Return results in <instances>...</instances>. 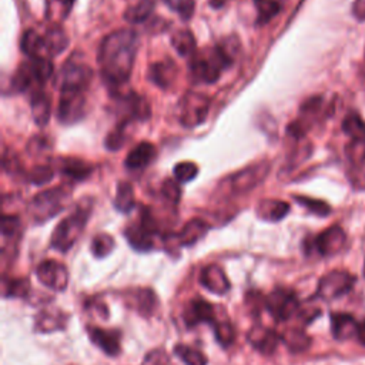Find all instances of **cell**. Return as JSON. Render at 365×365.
Segmentation results:
<instances>
[{
  "label": "cell",
  "instance_id": "cell-1",
  "mask_svg": "<svg viewBox=\"0 0 365 365\" xmlns=\"http://www.w3.org/2000/svg\"><path fill=\"white\" fill-rule=\"evenodd\" d=\"M137 34L130 29H120L107 34L97 54L100 73L108 86L124 84L131 74L137 54Z\"/></svg>",
  "mask_w": 365,
  "mask_h": 365
},
{
  "label": "cell",
  "instance_id": "cell-2",
  "mask_svg": "<svg viewBox=\"0 0 365 365\" xmlns=\"http://www.w3.org/2000/svg\"><path fill=\"white\" fill-rule=\"evenodd\" d=\"M232 40L224 41L202 51H195L190 61V74L200 83H215L221 73L232 63L234 48L230 47Z\"/></svg>",
  "mask_w": 365,
  "mask_h": 365
},
{
  "label": "cell",
  "instance_id": "cell-3",
  "mask_svg": "<svg viewBox=\"0 0 365 365\" xmlns=\"http://www.w3.org/2000/svg\"><path fill=\"white\" fill-rule=\"evenodd\" d=\"M90 215V205L78 204L74 211L63 218L51 234L50 244L60 252H67L81 235Z\"/></svg>",
  "mask_w": 365,
  "mask_h": 365
},
{
  "label": "cell",
  "instance_id": "cell-4",
  "mask_svg": "<svg viewBox=\"0 0 365 365\" xmlns=\"http://www.w3.org/2000/svg\"><path fill=\"white\" fill-rule=\"evenodd\" d=\"M70 195L71 191L64 185L40 191L31 198L29 204V214L31 220L37 224H41L53 218L66 208Z\"/></svg>",
  "mask_w": 365,
  "mask_h": 365
},
{
  "label": "cell",
  "instance_id": "cell-5",
  "mask_svg": "<svg viewBox=\"0 0 365 365\" xmlns=\"http://www.w3.org/2000/svg\"><path fill=\"white\" fill-rule=\"evenodd\" d=\"M93 78V70L80 61H66L56 74L54 84L60 91H84Z\"/></svg>",
  "mask_w": 365,
  "mask_h": 365
},
{
  "label": "cell",
  "instance_id": "cell-6",
  "mask_svg": "<svg viewBox=\"0 0 365 365\" xmlns=\"http://www.w3.org/2000/svg\"><path fill=\"white\" fill-rule=\"evenodd\" d=\"M265 309L277 322L292 318L299 309L297 294L288 288H275L265 297Z\"/></svg>",
  "mask_w": 365,
  "mask_h": 365
},
{
  "label": "cell",
  "instance_id": "cell-7",
  "mask_svg": "<svg viewBox=\"0 0 365 365\" xmlns=\"http://www.w3.org/2000/svg\"><path fill=\"white\" fill-rule=\"evenodd\" d=\"M157 232V224L153 217L145 211L138 222L130 224L124 230V237L128 244L137 251H148L154 245V234Z\"/></svg>",
  "mask_w": 365,
  "mask_h": 365
},
{
  "label": "cell",
  "instance_id": "cell-8",
  "mask_svg": "<svg viewBox=\"0 0 365 365\" xmlns=\"http://www.w3.org/2000/svg\"><path fill=\"white\" fill-rule=\"evenodd\" d=\"M180 121L185 127H197L201 124L210 108V100L198 93H187L180 101Z\"/></svg>",
  "mask_w": 365,
  "mask_h": 365
},
{
  "label": "cell",
  "instance_id": "cell-9",
  "mask_svg": "<svg viewBox=\"0 0 365 365\" xmlns=\"http://www.w3.org/2000/svg\"><path fill=\"white\" fill-rule=\"evenodd\" d=\"M355 284V277L346 271H331L325 274L317 288V297L322 299H335L345 295Z\"/></svg>",
  "mask_w": 365,
  "mask_h": 365
},
{
  "label": "cell",
  "instance_id": "cell-10",
  "mask_svg": "<svg viewBox=\"0 0 365 365\" xmlns=\"http://www.w3.org/2000/svg\"><path fill=\"white\" fill-rule=\"evenodd\" d=\"M86 114V97L84 91H61L57 118L63 124H74L80 121Z\"/></svg>",
  "mask_w": 365,
  "mask_h": 365
},
{
  "label": "cell",
  "instance_id": "cell-11",
  "mask_svg": "<svg viewBox=\"0 0 365 365\" xmlns=\"http://www.w3.org/2000/svg\"><path fill=\"white\" fill-rule=\"evenodd\" d=\"M36 277L43 285L53 291H64L68 284V271L66 265L54 259L40 262L36 268Z\"/></svg>",
  "mask_w": 365,
  "mask_h": 365
},
{
  "label": "cell",
  "instance_id": "cell-12",
  "mask_svg": "<svg viewBox=\"0 0 365 365\" xmlns=\"http://www.w3.org/2000/svg\"><path fill=\"white\" fill-rule=\"evenodd\" d=\"M182 319L187 327H197L204 322L214 325L218 317L215 315V309L212 304L201 298H192L191 301H188V304L184 308Z\"/></svg>",
  "mask_w": 365,
  "mask_h": 365
},
{
  "label": "cell",
  "instance_id": "cell-13",
  "mask_svg": "<svg viewBox=\"0 0 365 365\" xmlns=\"http://www.w3.org/2000/svg\"><path fill=\"white\" fill-rule=\"evenodd\" d=\"M118 113L121 114V123L128 124L130 121H145L150 118L151 110H150V104L148 101L135 94V93H130L127 94L120 106H118Z\"/></svg>",
  "mask_w": 365,
  "mask_h": 365
},
{
  "label": "cell",
  "instance_id": "cell-14",
  "mask_svg": "<svg viewBox=\"0 0 365 365\" xmlns=\"http://www.w3.org/2000/svg\"><path fill=\"white\" fill-rule=\"evenodd\" d=\"M346 235L345 231L339 225H332L327 230H324L321 234H318L314 241L312 247L319 255H334L342 250L345 245Z\"/></svg>",
  "mask_w": 365,
  "mask_h": 365
},
{
  "label": "cell",
  "instance_id": "cell-15",
  "mask_svg": "<svg viewBox=\"0 0 365 365\" xmlns=\"http://www.w3.org/2000/svg\"><path fill=\"white\" fill-rule=\"evenodd\" d=\"M247 339L254 349H257L264 355L274 354V351L278 348L279 342L282 341L281 335L275 329L267 328L264 325L252 327L247 334Z\"/></svg>",
  "mask_w": 365,
  "mask_h": 365
},
{
  "label": "cell",
  "instance_id": "cell-16",
  "mask_svg": "<svg viewBox=\"0 0 365 365\" xmlns=\"http://www.w3.org/2000/svg\"><path fill=\"white\" fill-rule=\"evenodd\" d=\"M268 173V164H255L247 167L237 174L230 177V188L234 192H244L252 190L258 182H261Z\"/></svg>",
  "mask_w": 365,
  "mask_h": 365
},
{
  "label": "cell",
  "instance_id": "cell-17",
  "mask_svg": "<svg viewBox=\"0 0 365 365\" xmlns=\"http://www.w3.org/2000/svg\"><path fill=\"white\" fill-rule=\"evenodd\" d=\"M88 338L106 355L115 356L120 354L121 334L117 329H104L100 327H91L88 328Z\"/></svg>",
  "mask_w": 365,
  "mask_h": 365
},
{
  "label": "cell",
  "instance_id": "cell-18",
  "mask_svg": "<svg viewBox=\"0 0 365 365\" xmlns=\"http://www.w3.org/2000/svg\"><path fill=\"white\" fill-rule=\"evenodd\" d=\"M201 285L215 295H224L230 291V281L224 269L217 264H208L200 274Z\"/></svg>",
  "mask_w": 365,
  "mask_h": 365
},
{
  "label": "cell",
  "instance_id": "cell-19",
  "mask_svg": "<svg viewBox=\"0 0 365 365\" xmlns=\"http://www.w3.org/2000/svg\"><path fill=\"white\" fill-rule=\"evenodd\" d=\"M66 324L67 315L57 308H43L34 318V329L43 334L64 329Z\"/></svg>",
  "mask_w": 365,
  "mask_h": 365
},
{
  "label": "cell",
  "instance_id": "cell-20",
  "mask_svg": "<svg viewBox=\"0 0 365 365\" xmlns=\"http://www.w3.org/2000/svg\"><path fill=\"white\" fill-rule=\"evenodd\" d=\"M359 322L351 314L346 312H334L331 314V329L332 335L338 341H346L358 334Z\"/></svg>",
  "mask_w": 365,
  "mask_h": 365
},
{
  "label": "cell",
  "instance_id": "cell-21",
  "mask_svg": "<svg viewBox=\"0 0 365 365\" xmlns=\"http://www.w3.org/2000/svg\"><path fill=\"white\" fill-rule=\"evenodd\" d=\"M155 154H157V150L151 143L141 141L140 144H137L134 148L130 150V153L124 160V164L130 170H141L155 158Z\"/></svg>",
  "mask_w": 365,
  "mask_h": 365
},
{
  "label": "cell",
  "instance_id": "cell-22",
  "mask_svg": "<svg viewBox=\"0 0 365 365\" xmlns=\"http://www.w3.org/2000/svg\"><path fill=\"white\" fill-rule=\"evenodd\" d=\"M57 167L63 175L68 177L70 180H76V181L86 180L93 171L91 164H88L80 158H73V157L58 158Z\"/></svg>",
  "mask_w": 365,
  "mask_h": 365
},
{
  "label": "cell",
  "instance_id": "cell-23",
  "mask_svg": "<svg viewBox=\"0 0 365 365\" xmlns=\"http://www.w3.org/2000/svg\"><path fill=\"white\" fill-rule=\"evenodd\" d=\"M208 231V224L201 218H192L185 222L182 230L177 234L178 245L190 247L198 242Z\"/></svg>",
  "mask_w": 365,
  "mask_h": 365
},
{
  "label": "cell",
  "instance_id": "cell-24",
  "mask_svg": "<svg viewBox=\"0 0 365 365\" xmlns=\"http://www.w3.org/2000/svg\"><path fill=\"white\" fill-rule=\"evenodd\" d=\"M148 77L158 87L168 88L177 77V67H175L173 60L157 61L150 67Z\"/></svg>",
  "mask_w": 365,
  "mask_h": 365
},
{
  "label": "cell",
  "instance_id": "cell-25",
  "mask_svg": "<svg viewBox=\"0 0 365 365\" xmlns=\"http://www.w3.org/2000/svg\"><path fill=\"white\" fill-rule=\"evenodd\" d=\"M30 106H31V115L34 118V123L40 127L46 125L51 114V101L48 94L44 93L43 90L34 91L30 98Z\"/></svg>",
  "mask_w": 365,
  "mask_h": 365
},
{
  "label": "cell",
  "instance_id": "cell-26",
  "mask_svg": "<svg viewBox=\"0 0 365 365\" xmlns=\"http://www.w3.org/2000/svg\"><path fill=\"white\" fill-rule=\"evenodd\" d=\"M21 50L29 58H38L46 57V44L43 36H40L34 30H26L21 36Z\"/></svg>",
  "mask_w": 365,
  "mask_h": 365
},
{
  "label": "cell",
  "instance_id": "cell-27",
  "mask_svg": "<svg viewBox=\"0 0 365 365\" xmlns=\"http://www.w3.org/2000/svg\"><path fill=\"white\" fill-rule=\"evenodd\" d=\"M289 211V204L279 200H268L264 202H259L257 207V214L259 218L265 221H279L282 220Z\"/></svg>",
  "mask_w": 365,
  "mask_h": 365
},
{
  "label": "cell",
  "instance_id": "cell-28",
  "mask_svg": "<svg viewBox=\"0 0 365 365\" xmlns=\"http://www.w3.org/2000/svg\"><path fill=\"white\" fill-rule=\"evenodd\" d=\"M43 38H44L46 51L48 56H57V54L63 53L68 46L67 34L64 33V30L61 27H57V26L47 29Z\"/></svg>",
  "mask_w": 365,
  "mask_h": 365
},
{
  "label": "cell",
  "instance_id": "cell-29",
  "mask_svg": "<svg viewBox=\"0 0 365 365\" xmlns=\"http://www.w3.org/2000/svg\"><path fill=\"white\" fill-rule=\"evenodd\" d=\"M135 309L143 317H150L154 314L158 305V299L155 292L151 288H138L134 295Z\"/></svg>",
  "mask_w": 365,
  "mask_h": 365
},
{
  "label": "cell",
  "instance_id": "cell-30",
  "mask_svg": "<svg viewBox=\"0 0 365 365\" xmlns=\"http://www.w3.org/2000/svg\"><path fill=\"white\" fill-rule=\"evenodd\" d=\"M30 291V282L27 278H7L3 275L1 292L4 298H24Z\"/></svg>",
  "mask_w": 365,
  "mask_h": 365
},
{
  "label": "cell",
  "instance_id": "cell-31",
  "mask_svg": "<svg viewBox=\"0 0 365 365\" xmlns=\"http://www.w3.org/2000/svg\"><path fill=\"white\" fill-rule=\"evenodd\" d=\"M281 338L287 348L294 354L304 352L311 345V336L302 329H288L285 334L281 335Z\"/></svg>",
  "mask_w": 365,
  "mask_h": 365
},
{
  "label": "cell",
  "instance_id": "cell-32",
  "mask_svg": "<svg viewBox=\"0 0 365 365\" xmlns=\"http://www.w3.org/2000/svg\"><path fill=\"white\" fill-rule=\"evenodd\" d=\"M154 4V0H137L134 4L128 6V9L124 11V17L130 23H143L153 13Z\"/></svg>",
  "mask_w": 365,
  "mask_h": 365
},
{
  "label": "cell",
  "instance_id": "cell-33",
  "mask_svg": "<svg viewBox=\"0 0 365 365\" xmlns=\"http://www.w3.org/2000/svg\"><path fill=\"white\" fill-rule=\"evenodd\" d=\"M135 205L134 200V191L130 182L121 181L117 184L115 197H114V207L120 212H128Z\"/></svg>",
  "mask_w": 365,
  "mask_h": 365
},
{
  "label": "cell",
  "instance_id": "cell-34",
  "mask_svg": "<svg viewBox=\"0 0 365 365\" xmlns=\"http://www.w3.org/2000/svg\"><path fill=\"white\" fill-rule=\"evenodd\" d=\"M171 44L180 56H192L195 53V38L190 30H178L171 37Z\"/></svg>",
  "mask_w": 365,
  "mask_h": 365
},
{
  "label": "cell",
  "instance_id": "cell-35",
  "mask_svg": "<svg viewBox=\"0 0 365 365\" xmlns=\"http://www.w3.org/2000/svg\"><path fill=\"white\" fill-rule=\"evenodd\" d=\"M174 354L184 362V365H207L208 362L207 356L201 351L185 344H177L174 346Z\"/></svg>",
  "mask_w": 365,
  "mask_h": 365
},
{
  "label": "cell",
  "instance_id": "cell-36",
  "mask_svg": "<svg viewBox=\"0 0 365 365\" xmlns=\"http://www.w3.org/2000/svg\"><path fill=\"white\" fill-rule=\"evenodd\" d=\"M217 342L221 346H230L235 339V329L230 319H217L212 325Z\"/></svg>",
  "mask_w": 365,
  "mask_h": 365
},
{
  "label": "cell",
  "instance_id": "cell-37",
  "mask_svg": "<svg viewBox=\"0 0 365 365\" xmlns=\"http://www.w3.org/2000/svg\"><path fill=\"white\" fill-rule=\"evenodd\" d=\"M342 130L351 140L365 138V123L356 113H349L342 121Z\"/></svg>",
  "mask_w": 365,
  "mask_h": 365
},
{
  "label": "cell",
  "instance_id": "cell-38",
  "mask_svg": "<svg viewBox=\"0 0 365 365\" xmlns=\"http://www.w3.org/2000/svg\"><path fill=\"white\" fill-rule=\"evenodd\" d=\"M257 7V24H267L279 11V3L275 0H254Z\"/></svg>",
  "mask_w": 365,
  "mask_h": 365
},
{
  "label": "cell",
  "instance_id": "cell-39",
  "mask_svg": "<svg viewBox=\"0 0 365 365\" xmlns=\"http://www.w3.org/2000/svg\"><path fill=\"white\" fill-rule=\"evenodd\" d=\"M113 248H114V240L111 235L106 232L97 234L91 241V252L97 258L107 257L113 251Z\"/></svg>",
  "mask_w": 365,
  "mask_h": 365
},
{
  "label": "cell",
  "instance_id": "cell-40",
  "mask_svg": "<svg viewBox=\"0 0 365 365\" xmlns=\"http://www.w3.org/2000/svg\"><path fill=\"white\" fill-rule=\"evenodd\" d=\"M54 175V170L51 168V165L48 164H40V165H34L27 174L26 178L27 181H30L31 184L36 185H43L46 182H48Z\"/></svg>",
  "mask_w": 365,
  "mask_h": 365
},
{
  "label": "cell",
  "instance_id": "cell-41",
  "mask_svg": "<svg viewBox=\"0 0 365 365\" xmlns=\"http://www.w3.org/2000/svg\"><path fill=\"white\" fill-rule=\"evenodd\" d=\"M346 157L355 165L365 164V138L351 140L346 145Z\"/></svg>",
  "mask_w": 365,
  "mask_h": 365
},
{
  "label": "cell",
  "instance_id": "cell-42",
  "mask_svg": "<svg viewBox=\"0 0 365 365\" xmlns=\"http://www.w3.org/2000/svg\"><path fill=\"white\" fill-rule=\"evenodd\" d=\"M295 200H297V202H299L302 207H305L308 211H311L315 215L325 217L331 212V207L325 201L304 197V195H295Z\"/></svg>",
  "mask_w": 365,
  "mask_h": 365
},
{
  "label": "cell",
  "instance_id": "cell-43",
  "mask_svg": "<svg viewBox=\"0 0 365 365\" xmlns=\"http://www.w3.org/2000/svg\"><path fill=\"white\" fill-rule=\"evenodd\" d=\"M197 174H198V167L191 161H182L174 167V177L180 182L191 181L195 178Z\"/></svg>",
  "mask_w": 365,
  "mask_h": 365
},
{
  "label": "cell",
  "instance_id": "cell-44",
  "mask_svg": "<svg viewBox=\"0 0 365 365\" xmlns=\"http://www.w3.org/2000/svg\"><path fill=\"white\" fill-rule=\"evenodd\" d=\"M164 3L184 20H188L195 9V0H164Z\"/></svg>",
  "mask_w": 365,
  "mask_h": 365
},
{
  "label": "cell",
  "instance_id": "cell-45",
  "mask_svg": "<svg viewBox=\"0 0 365 365\" xmlns=\"http://www.w3.org/2000/svg\"><path fill=\"white\" fill-rule=\"evenodd\" d=\"M125 127H127V124L120 123L111 133H108V135L106 138V147L108 150H118L123 145V143L125 140V134H124Z\"/></svg>",
  "mask_w": 365,
  "mask_h": 365
},
{
  "label": "cell",
  "instance_id": "cell-46",
  "mask_svg": "<svg viewBox=\"0 0 365 365\" xmlns=\"http://www.w3.org/2000/svg\"><path fill=\"white\" fill-rule=\"evenodd\" d=\"M161 194H163V197H164L168 202L177 204V202L180 201V197H181V190H180V187H178V182L174 181V180H171V178L165 180V181L163 182V185H161Z\"/></svg>",
  "mask_w": 365,
  "mask_h": 365
},
{
  "label": "cell",
  "instance_id": "cell-47",
  "mask_svg": "<svg viewBox=\"0 0 365 365\" xmlns=\"http://www.w3.org/2000/svg\"><path fill=\"white\" fill-rule=\"evenodd\" d=\"M20 228V220L16 215L1 217V234L4 238H11Z\"/></svg>",
  "mask_w": 365,
  "mask_h": 365
},
{
  "label": "cell",
  "instance_id": "cell-48",
  "mask_svg": "<svg viewBox=\"0 0 365 365\" xmlns=\"http://www.w3.org/2000/svg\"><path fill=\"white\" fill-rule=\"evenodd\" d=\"M167 364H168V356L164 349L150 351L141 362V365H167Z\"/></svg>",
  "mask_w": 365,
  "mask_h": 365
},
{
  "label": "cell",
  "instance_id": "cell-49",
  "mask_svg": "<svg viewBox=\"0 0 365 365\" xmlns=\"http://www.w3.org/2000/svg\"><path fill=\"white\" fill-rule=\"evenodd\" d=\"M352 14L358 21H365V0H355L352 6Z\"/></svg>",
  "mask_w": 365,
  "mask_h": 365
},
{
  "label": "cell",
  "instance_id": "cell-50",
  "mask_svg": "<svg viewBox=\"0 0 365 365\" xmlns=\"http://www.w3.org/2000/svg\"><path fill=\"white\" fill-rule=\"evenodd\" d=\"M356 338L359 341V344L362 346H365V321L359 322V327H358V334H356Z\"/></svg>",
  "mask_w": 365,
  "mask_h": 365
},
{
  "label": "cell",
  "instance_id": "cell-51",
  "mask_svg": "<svg viewBox=\"0 0 365 365\" xmlns=\"http://www.w3.org/2000/svg\"><path fill=\"white\" fill-rule=\"evenodd\" d=\"M225 3V0H210V4L212 7H221Z\"/></svg>",
  "mask_w": 365,
  "mask_h": 365
},
{
  "label": "cell",
  "instance_id": "cell-52",
  "mask_svg": "<svg viewBox=\"0 0 365 365\" xmlns=\"http://www.w3.org/2000/svg\"><path fill=\"white\" fill-rule=\"evenodd\" d=\"M364 277H365V264H364Z\"/></svg>",
  "mask_w": 365,
  "mask_h": 365
}]
</instances>
